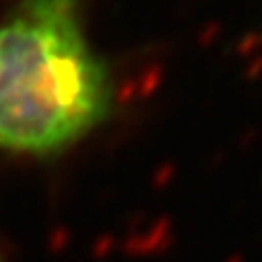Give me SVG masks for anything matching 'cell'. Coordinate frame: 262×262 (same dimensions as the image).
I'll return each mask as SVG.
<instances>
[{"label":"cell","mask_w":262,"mask_h":262,"mask_svg":"<svg viewBox=\"0 0 262 262\" xmlns=\"http://www.w3.org/2000/svg\"><path fill=\"white\" fill-rule=\"evenodd\" d=\"M116 81L84 0H16L0 19V151L58 158L114 116Z\"/></svg>","instance_id":"obj_1"}]
</instances>
